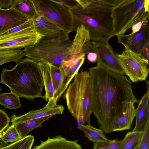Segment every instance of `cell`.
<instances>
[{"mask_svg":"<svg viewBox=\"0 0 149 149\" xmlns=\"http://www.w3.org/2000/svg\"><path fill=\"white\" fill-rule=\"evenodd\" d=\"M91 84V109L101 130L112 131L113 121L130 102L139 103L130 80L113 72L100 63L89 69Z\"/></svg>","mask_w":149,"mask_h":149,"instance_id":"1","label":"cell"},{"mask_svg":"<svg viewBox=\"0 0 149 149\" xmlns=\"http://www.w3.org/2000/svg\"><path fill=\"white\" fill-rule=\"evenodd\" d=\"M116 0H92L85 8L79 6L71 10L74 21V31L82 24L89 31L90 40L109 44L114 36L111 17Z\"/></svg>","mask_w":149,"mask_h":149,"instance_id":"2","label":"cell"},{"mask_svg":"<svg viewBox=\"0 0 149 149\" xmlns=\"http://www.w3.org/2000/svg\"><path fill=\"white\" fill-rule=\"evenodd\" d=\"M0 83L19 97L29 100L41 97L44 87L38 63L27 58L22 59L12 70L3 68Z\"/></svg>","mask_w":149,"mask_h":149,"instance_id":"3","label":"cell"},{"mask_svg":"<svg viewBox=\"0 0 149 149\" xmlns=\"http://www.w3.org/2000/svg\"><path fill=\"white\" fill-rule=\"evenodd\" d=\"M70 32L63 30L42 37L34 45L22 50L25 56L37 62H46L57 67L68 57L72 43Z\"/></svg>","mask_w":149,"mask_h":149,"instance_id":"4","label":"cell"},{"mask_svg":"<svg viewBox=\"0 0 149 149\" xmlns=\"http://www.w3.org/2000/svg\"><path fill=\"white\" fill-rule=\"evenodd\" d=\"M68 110L76 119L78 126L87 122L91 125V84L89 73H78L69 85L65 94Z\"/></svg>","mask_w":149,"mask_h":149,"instance_id":"5","label":"cell"},{"mask_svg":"<svg viewBox=\"0 0 149 149\" xmlns=\"http://www.w3.org/2000/svg\"><path fill=\"white\" fill-rule=\"evenodd\" d=\"M145 0H116L111 17L114 36L124 35L132 26L146 18Z\"/></svg>","mask_w":149,"mask_h":149,"instance_id":"6","label":"cell"},{"mask_svg":"<svg viewBox=\"0 0 149 149\" xmlns=\"http://www.w3.org/2000/svg\"><path fill=\"white\" fill-rule=\"evenodd\" d=\"M37 15H42L63 31H74L73 14L67 7L55 0H31Z\"/></svg>","mask_w":149,"mask_h":149,"instance_id":"7","label":"cell"},{"mask_svg":"<svg viewBox=\"0 0 149 149\" xmlns=\"http://www.w3.org/2000/svg\"><path fill=\"white\" fill-rule=\"evenodd\" d=\"M125 74L133 82L146 80L149 72V62L140 55L125 48L120 54L115 53Z\"/></svg>","mask_w":149,"mask_h":149,"instance_id":"8","label":"cell"},{"mask_svg":"<svg viewBox=\"0 0 149 149\" xmlns=\"http://www.w3.org/2000/svg\"><path fill=\"white\" fill-rule=\"evenodd\" d=\"M90 48L91 52H94L97 55V63L113 72L125 74L115 53L109 43L104 44L92 41L90 42Z\"/></svg>","mask_w":149,"mask_h":149,"instance_id":"9","label":"cell"},{"mask_svg":"<svg viewBox=\"0 0 149 149\" xmlns=\"http://www.w3.org/2000/svg\"><path fill=\"white\" fill-rule=\"evenodd\" d=\"M44 36L37 32L35 28L0 40V49H21L34 45Z\"/></svg>","mask_w":149,"mask_h":149,"instance_id":"10","label":"cell"},{"mask_svg":"<svg viewBox=\"0 0 149 149\" xmlns=\"http://www.w3.org/2000/svg\"><path fill=\"white\" fill-rule=\"evenodd\" d=\"M117 36L118 43L123 45L125 48L140 55L144 46L149 42L148 24L136 32Z\"/></svg>","mask_w":149,"mask_h":149,"instance_id":"11","label":"cell"},{"mask_svg":"<svg viewBox=\"0 0 149 149\" xmlns=\"http://www.w3.org/2000/svg\"><path fill=\"white\" fill-rule=\"evenodd\" d=\"M64 109L63 106L57 105L54 99L51 98L48 100L45 106L41 109L31 110L26 114L18 116L14 114L12 115L10 118V121L12 123H16L49 116L62 114Z\"/></svg>","mask_w":149,"mask_h":149,"instance_id":"12","label":"cell"},{"mask_svg":"<svg viewBox=\"0 0 149 149\" xmlns=\"http://www.w3.org/2000/svg\"><path fill=\"white\" fill-rule=\"evenodd\" d=\"M75 31L76 33L69 49L68 57L66 59L73 56L86 55L91 52L89 31L82 24L78 26Z\"/></svg>","mask_w":149,"mask_h":149,"instance_id":"13","label":"cell"},{"mask_svg":"<svg viewBox=\"0 0 149 149\" xmlns=\"http://www.w3.org/2000/svg\"><path fill=\"white\" fill-rule=\"evenodd\" d=\"M29 19L13 8H0V35L24 23Z\"/></svg>","mask_w":149,"mask_h":149,"instance_id":"14","label":"cell"},{"mask_svg":"<svg viewBox=\"0 0 149 149\" xmlns=\"http://www.w3.org/2000/svg\"><path fill=\"white\" fill-rule=\"evenodd\" d=\"M147 89L146 93L139 101L136 109V122L133 132H143L146 124L149 120V82L146 81Z\"/></svg>","mask_w":149,"mask_h":149,"instance_id":"15","label":"cell"},{"mask_svg":"<svg viewBox=\"0 0 149 149\" xmlns=\"http://www.w3.org/2000/svg\"><path fill=\"white\" fill-rule=\"evenodd\" d=\"M49 64L54 89V98L57 103V100L66 90L70 82L65 76L61 66L58 67Z\"/></svg>","mask_w":149,"mask_h":149,"instance_id":"16","label":"cell"},{"mask_svg":"<svg viewBox=\"0 0 149 149\" xmlns=\"http://www.w3.org/2000/svg\"><path fill=\"white\" fill-rule=\"evenodd\" d=\"M134 103L132 102H128L121 114L113 121L112 131L130 129L133 120L136 116V109Z\"/></svg>","mask_w":149,"mask_h":149,"instance_id":"17","label":"cell"},{"mask_svg":"<svg viewBox=\"0 0 149 149\" xmlns=\"http://www.w3.org/2000/svg\"><path fill=\"white\" fill-rule=\"evenodd\" d=\"M33 149H82L77 141L68 140L61 135L53 138L48 137L45 141L34 146Z\"/></svg>","mask_w":149,"mask_h":149,"instance_id":"18","label":"cell"},{"mask_svg":"<svg viewBox=\"0 0 149 149\" xmlns=\"http://www.w3.org/2000/svg\"><path fill=\"white\" fill-rule=\"evenodd\" d=\"M33 19L36 31L44 36L51 35L62 30L55 24L42 15H37Z\"/></svg>","mask_w":149,"mask_h":149,"instance_id":"19","label":"cell"},{"mask_svg":"<svg viewBox=\"0 0 149 149\" xmlns=\"http://www.w3.org/2000/svg\"><path fill=\"white\" fill-rule=\"evenodd\" d=\"M85 57L84 55L73 56L63 61L61 67L63 70L65 76L70 82L78 73L79 68L84 62Z\"/></svg>","mask_w":149,"mask_h":149,"instance_id":"20","label":"cell"},{"mask_svg":"<svg viewBox=\"0 0 149 149\" xmlns=\"http://www.w3.org/2000/svg\"><path fill=\"white\" fill-rule=\"evenodd\" d=\"M42 73L45 93L41 98L46 101L54 98V91L51 75L50 67L49 63L38 62Z\"/></svg>","mask_w":149,"mask_h":149,"instance_id":"21","label":"cell"},{"mask_svg":"<svg viewBox=\"0 0 149 149\" xmlns=\"http://www.w3.org/2000/svg\"><path fill=\"white\" fill-rule=\"evenodd\" d=\"M52 116H49L37 119L13 123L23 138L27 136L29 133L34 129L42 126V123Z\"/></svg>","mask_w":149,"mask_h":149,"instance_id":"22","label":"cell"},{"mask_svg":"<svg viewBox=\"0 0 149 149\" xmlns=\"http://www.w3.org/2000/svg\"><path fill=\"white\" fill-rule=\"evenodd\" d=\"M10 8L20 12L29 19H33L37 15L31 0H13Z\"/></svg>","mask_w":149,"mask_h":149,"instance_id":"23","label":"cell"},{"mask_svg":"<svg viewBox=\"0 0 149 149\" xmlns=\"http://www.w3.org/2000/svg\"><path fill=\"white\" fill-rule=\"evenodd\" d=\"M77 128L83 131L85 136L93 143L106 141L109 139L105 135L104 132L100 129L94 127L91 125H82Z\"/></svg>","mask_w":149,"mask_h":149,"instance_id":"24","label":"cell"},{"mask_svg":"<svg viewBox=\"0 0 149 149\" xmlns=\"http://www.w3.org/2000/svg\"><path fill=\"white\" fill-rule=\"evenodd\" d=\"M25 56L22 49H0V65L9 62H20Z\"/></svg>","mask_w":149,"mask_h":149,"instance_id":"25","label":"cell"},{"mask_svg":"<svg viewBox=\"0 0 149 149\" xmlns=\"http://www.w3.org/2000/svg\"><path fill=\"white\" fill-rule=\"evenodd\" d=\"M143 132H129L122 142L120 149H135L138 146L142 135Z\"/></svg>","mask_w":149,"mask_h":149,"instance_id":"26","label":"cell"},{"mask_svg":"<svg viewBox=\"0 0 149 149\" xmlns=\"http://www.w3.org/2000/svg\"><path fill=\"white\" fill-rule=\"evenodd\" d=\"M35 28L33 19H29L24 23L1 34L0 40L18 35Z\"/></svg>","mask_w":149,"mask_h":149,"instance_id":"27","label":"cell"},{"mask_svg":"<svg viewBox=\"0 0 149 149\" xmlns=\"http://www.w3.org/2000/svg\"><path fill=\"white\" fill-rule=\"evenodd\" d=\"M0 104L9 109L21 107L19 97L11 91L8 93H0Z\"/></svg>","mask_w":149,"mask_h":149,"instance_id":"28","label":"cell"},{"mask_svg":"<svg viewBox=\"0 0 149 149\" xmlns=\"http://www.w3.org/2000/svg\"><path fill=\"white\" fill-rule=\"evenodd\" d=\"M34 141L33 136L28 135L19 140L1 148V149H31Z\"/></svg>","mask_w":149,"mask_h":149,"instance_id":"29","label":"cell"},{"mask_svg":"<svg viewBox=\"0 0 149 149\" xmlns=\"http://www.w3.org/2000/svg\"><path fill=\"white\" fill-rule=\"evenodd\" d=\"M1 140L5 143H13L22 138L15 127L13 123L7 128L3 133L0 137Z\"/></svg>","mask_w":149,"mask_h":149,"instance_id":"30","label":"cell"},{"mask_svg":"<svg viewBox=\"0 0 149 149\" xmlns=\"http://www.w3.org/2000/svg\"><path fill=\"white\" fill-rule=\"evenodd\" d=\"M137 149H149V120L143 132L141 140Z\"/></svg>","mask_w":149,"mask_h":149,"instance_id":"31","label":"cell"},{"mask_svg":"<svg viewBox=\"0 0 149 149\" xmlns=\"http://www.w3.org/2000/svg\"><path fill=\"white\" fill-rule=\"evenodd\" d=\"M10 120L8 115L2 109H0V134L9 125Z\"/></svg>","mask_w":149,"mask_h":149,"instance_id":"32","label":"cell"},{"mask_svg":"<svg viewBox=\"0 0 149 149\" xmlns=\"http://www.w3.org/2000/svg\"><path fill=\"white\" fill-rule=\"evenodd\" d=\"M55 1L58 2L63 4L68 8L70 10L77 8L79 6L76 0H55Z\"/></svg>","mask_w":149,"mask_h":149,"instance_id":"33","label":"cell"},{"mask_svg":"<svg viewBox=\"0 0 149 149\" xmlns=\"http://www.w3.org/2000/svg\"><path fill=\"white\" fill-rule=\"evenodd\" d=\"M148 19L149 18H146L133 26L131 28V33H134L138 31L142 27L148 24Z\"/></svg>","mask_w":149,"mask_h":149,"instance_id":"34","label":"cell"},{"mask_svg":"<svg viewBox=\"0 0 149 149\" xmlns=\"http://www.w3.org/2000/svg\"><path fill=\"white\" fill-rule=\"evenodd\" d=\"M111 141V140L109 139L106 141L94 142L93 149H107Z\"/></svg>","mask_w":149,"mask_h":149,"instance_id":"35","label":"cell"},{"mask_svg":"<svg viewBox=\"0 0 149 149\" xmlns=\"http://www.w3.org/2000/svg\"><path fill=\"white\" fill-rule=\"evenodd\" d=\"M149 42H148L143 48L140 55L147 62L149 59Z\"/></svg>","mask_w":149,"mask_h":149,"instance_id":"36","label":"cell"},{"mask_svg":"<svg viewBox=\"0 0 149 149\" xmlns=\"http://www.w3.org/2000/svg\"><path fill=\"white\" fill-rule=\"evenodd\" d=\"M122 142V140H111V143L107 149H120Z\"/></svg>","mask_w":149,"mask_h":149,"instance_id":"37","label":"cell"},{"mask_svg":"<svg viewBox=\"0 0 149 149\" xmlns=\"http://www.w3.org/2000/svg\"><path fill=\"white\" fill-rule=\"evenodd\" d=\"M13 0H0V8L8 9L10 8Z\"/></svg>","mask_w":149,"mask_h":149,"instance_id":"38","label":"cell"},{"mask_svg":"<svg viewBox=\"0 0 149 149\" xmlns=\"http://www.w3.org/2000/svg\"><path fill=\"white\" fill-rule=\"evenodd\" d=\"M87 57L88 61L91 63H94L97 61V55L94 52L88 53L87 54Z\"/></svg>","mask_w":149,"mask_h":149,"instance_id":"39","label":"cell"},{"mask_svg":"<svg viewBox=\"0 0 149 149\" xmlns=\"http://www.w3.org/2000/svg\"><path fill=\"white\" fill-rule=\"evenodd\" d=\"M79 6L84 8L86 7L91 2L92 0H76Z\"/></svg>","mask_w":149,"mask_h":149,"instance_id":"40","label":"cell"},{"mask_svg":"<svg viewBox=\"0 0 149 149\" xmlns=\"http://www.w3.org/2000/svg\"><path fill=\"white\" fill-rule=\"evenodd\" d=\"M149 0H145L144 3V8L146 12L149 13Z\"/></svg>","mask_w":149,"mask_h":149,"instance_id":"41","label":"cell"},{"mask_svg":"<svg viewBox=\"0 0 149 149\" xmlns=\"http://www.w3.org/2000/svg\"><path fill=\"white\" fill-rule=\"evenodd\" d=\"M1 89H2L0 87V92Z\"/></svg>","mask_w":149,"mask_h":149,"instance_id":"42","label":"cell"},{"mask_svg":"<svg viewBox=\"0 0 149 149\" xmlns=\"http://www.w3.org/2000/svg\"><path fill=\"white\" fill-rule=\"evenodd\" d=\"M1 146H0V149H1Z\"/></svg>","mask_w":149,"mask_h":149,"instance_id":"43","label":"cell"},{"mask_svg":"<svg viewBox=\"0 0 149 149\" xmlns=\"http://www.w3.org/2000/svg\"><path fill=\"white\" fill-rule=\"evenodd\" d=\"M138 148V147H137ZM137 148H136L135 149H137Z\"/></svg>","mask_w":149,"mask_h":149,"instance_id":"44","label":"cell"}]
</instances>
